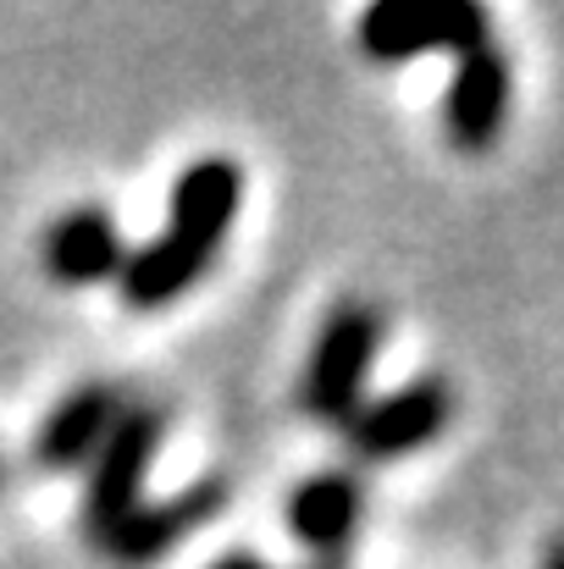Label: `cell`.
I'll use <instances>...</instances> for the list:
<instances>
[{
  "mask_svg": "<svg viewBox=\"0 0 564 569\" xmlns=\"http://www.w3.org/2000/svg\"><path fill=\"white\" fill-rule=\"evenodd\" d=\"M360 56L376 67H404L415 56L448 50L465 56L493 39V17L482 0H382L355 22Z\"/></svg>",
  "mask_w": 564,
  "mask_h": 569,
  "instance_id": "cell-2",
  "label": "cell"
},
{
  "mask_svg": "<svg viewBox=\"0 0 564 569\" xmlns=\"http://www.w3.org/2000/svg\"><path fill=\"white\" fill-rule=\"evenodd\" d=\"M515 106V61L498 39L454 56V78L443 89V139L459 156H487Z\"/></svg>",
  "mask_w": 564,
  "mask_h": 569,
  "instance_id": "cell-5",
  "label": "cell"
},
{
  "mask_svg": "<svg viewBox=\"0 0 564 569\" xmlns=\"http://www.w3.org/2000/svg\"><path fill=\"white\" fill-rule=\"evenodd\" d=\"M537 569H564V537H554V542H548V553H543V565Z\"/></svg>",
  "mask_w": 564,
  "mask_h": 569,
  "instance_id": "cell-13",
  "label": "cell"
},
{
  "mask_svg": "<svg viewBox=\"0 0 564 569\" xmlns=\"http://www.w3.org/2000/svg\"><path fill=\"white\" fill-rule=\"evenodd\" d=\"M221 509H227V481L221 476H205V481H194V487L172 492V498L139 503L111 537L95 542V553H106L111 565H122V569H145V565H156V559H167L199 526H210Z\"/></svg>",
  "mask_w": 564,
  "mask_h": 569,
  "instance_id": "cell-6",
  "label": "cell"
},
{
  "mask_svg": "<svg viewBox=\"0 0 564 569\" xmlns=\"http://www.w3.org/2000/svg\"><path fill=\"white\" fill-rule=\"evenodd\" d=\"M448 420H454V387H448V377L426 371V377H409L404 387H393L387 398H366L360 415L344 426V442L360 465H393V459L437 442Z\"/></svg>",
  "mask_w": 564,
  "mask_h": 569,
  "instance_id": "cell-4",
  "label": "cell"
},
{
  "mask_svg": "<svg viewBox=\"0 0 564 569\" xmlns=\"http://www.w3.org/2000/svg\"><path fill=\"white\" fill-rule=\"evenodd\" d=\"M205 569H271L260 553H221V559H210Z\"/></svg>",
  "mask_w": 564,
  "mask_h": 569,
  "instance_id": "cell-12",
  "label": "cell"
},
{
  "mask_svg": "<svg viewBox=\"0 0 564 569\" xmlns=\"http://www.w3.org/2000/svg\"><path fill=\"white\" fill-rule=\"evenodd\" d=\"M210 260H216V249H205V243H194V238L167 227L161 238L128 249V260L117 271V293H122L128 310H145V316L150 310H167V305L184 299L194 282H205Z\"/></svg>",
  "mask_w": 564,
  "mask_h": 569,
  "instance_id": "cell-10",
  "label": "cell"
},
{
  "mask_svg": "<svg viewBox=\"0 0 564 569\" xmlns=\"http://www.w3.org/2000/svg\"><path fill=\"white\" fill-rule=\"evenodd\" d=\"M39 254H44L50 282L95 288V282H117V271L128 260V243H122V227H117V216L106 204H72L44 227Z\"/></svg>",
  "mask_w": 564,
  "mask_h": 569,
  "instance_id": "cell-8",
  "label": "cell"
},
{
  "mask_svg": "<svg viewBox=\"0 0 564 569\" xmlns=\"http://www.w3.org/2000/svg\"><path fill=\"white\" fill-rule=\"evenodd\" d=\"M387 338V316L372 299H338L327 321L316 327L305 377H299V409L316 426H349L366 403V381Z\"/></svg>",
  "mask_w": 564,
  "mask_h": 569,
  "instance_id": "cell-1",
  "label": "cell"
},
{
  "mask_svg": "<svg viewBox=\"0 0 564 569\" xmlns=\"http://www.w3.org/2000/svg\"><path fill=\"white\" fill-rule=\"evenodd\" d=\"M305 569H349V559H310Z\"/></svg>",
  "mask_w": 564,
  "mask_h": 569,
  "instance_id": "cell-14",
  "label": "cell"
},
{
  "mask_svg": "<svg viewBox=\"0 0 564 569\" xmlns=\"http://www.w3.org/2000/svg\"><path fill=\"white\" fill-rule=\"evenodd\" d=\"M133 398L117 387V381H83L72 387L67 398H56V409L39 420L33 431V465L61 476V470H78L100 453V442L111 437V426L122 420Z\"/></svg>",
  "mask_w": 564,
  "mask_h": 569,
  "instance_id": "cell-7",
  "label": "cell"
},
{
  "mask_svg": "<svg viewBox=\"0 0 564 569\" xmlns=\"http://www.w3.org/2000/svg\"><path fill=\"white\" fill-rule=\"evenodd\" d=\"M366 520V487L349 465L316 470L288 498V531L310 548V559H344Z\"/></svg>",
  "mask_w": 564,
  "mask_h": 569,
  "instance_id": "cell-9",
  "label": "cell"
},
{
  "mask_svg": "<svg viewBox=\"0 0 564 569\" xmlns=\"http://www.w3.org/2000/svg\"><path fill=\"white\" fill-rule=\"evenodd\" d=\"M167 437V409L161 403H128L100 453L89 459V487H83V537L89 548L111 537L139 503H145V476L161 453Z\"/></svg>",
  "mask_w": 564,
  "mask_h": 569,
  "instance_id": "cell-3",
  "label": "cell"
},
{
  "mask_svg": "<svg viewBox=\"0 0 564 569\" xmlns=\"http://www.w3.org/2000/svg\"><path fill=\"white\" fill-rule=\"evenodd\" d=\"M244 204V167L227 161V156H199L188 161L172 183V232H184L205 249H221L232 216Z\"/></svg>",
  "mask_w": 564,
  "mask_h": 569,
  "instance_id": "cell-11",
  "label": "cell"
},
{
  "mask_svg": "<svg viewBox=\"0 0 564 569\" xmlns=\"http://www.w3.org/2000/svg\"><path fill=\"white\" fill-rule=\"evenodd\" d=\"M0 487H6V465H0Z\"/></svg>",
  "mask_w": 564,
  "mask_h": 569,
  "instance_id": "cell-15",
  "label": "cell"
}]
</instances>
